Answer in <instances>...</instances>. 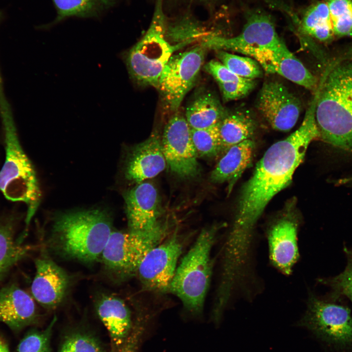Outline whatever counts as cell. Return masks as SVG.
<instances>
[{
	"mask_svg": "<svg viewBox=\"0 0 352 352\" xmlns=\"http://www.w3.org/2000/svg\"><path fill=\"white\" fill-rule=\"evenodd\" d=\"M316 101V97H313L297 130L267 149L244 186L227 236L234 247L245 249L252 246L255 226L265 206L276 194L290 184L309 144L320 137L315 119Z\"/></svg>",
	"mask_w": 352,
	"mask_h": 352,
	"instance_id": "6da1fadb",
	"label": "cell"
},
{
	"mask_svg": "<svg viewBox=\"0 0 352 352\" xmlns=\"http://www.w3.org/2000/svg\"><path fill=\"white\" fill-rule=\"evenodd\" d=\"M318 86L315 119L320 138L352 152V62L333 67Z\"/></svg>",
	"mask_w": 352,
	"mask_h": 352,
	"instance_id": "7a4b0ae2",
	"label": "cell"
},
{
	"mask_svg": "<svg viewBox=\"0 0 352 352\" xmlns=\"http://www.w3.org/2000/svg\"><path fill=\"white\" fill-rule=\"evenodd\" d=\"M112 231L111 219L105 211L71 212L55 219L49 243L63 258L90 264L101 258Z\"/></svg>",
	"mask_w": 352,
	"mask_h": 352,
	"instance_id": "3957f363",
	"label": "cell"
},
{
	"mask_svg": "<svg viewBox=\"0 0 352 352\" xmlns=\"http://www.w3.org/2000/svg\"><path fill=\"white\" fill-rule=\"evenodd\" d=\"M221 227L214 224L201 231L176 268L169 288L184 307L196 315L203 311L212 272L211 249Z\"/></svg>",
	"mask_w": 352,
	"mask_h": 352,
	"instance_id": "277c9868",
	"label": "cell"
},
{
	"mask_svg": "<svg viewBox=\"0 0 352 352\" xmlns=\"http://www.w3.org/2000/svg\"><path fill=\"white\" fill-rule=\"evenodd\" d=\"M166 26L163 0H157L148 30L125 57L131 78L141 86L157 88L169 60L177 50L185 45L171 43L166 37Z\"/></svg>",
	"mask_w": 352,
	"mask_h": 352,
	"instance_id": "5b68a950",
	"label": "cell"
},
{
	"mask_svg": "<svg viewBox=\"0 0 352 352\" xmlns=\"http://www.w3.org/2000/svg\"><path fill=\"white\" fill-rule=\"evenodd\" d=\"M4 117L5 158L0 171V190L7 199L26 204L27 229L39 206L41 192L35 172L22 147L13 122L8 116Z\"/></svg>",
	"mask_w": 352,
	"mask_h": 352,
	"instance_id": "8992f818",
	"label": "cell"
},
{
	"mask_svg": "<svg viewBox=\"0 0 352 352\" xmlns=\"http://www.w3.org/2000/svg\"><path fill=\"white\" fill-rule=\"evenodd\" d=\"M167 231L161 223L148 231H112L100 258L105 268L119 279L136 274L142 259L163 241Z\"/></svg>",
	"mask_w": 352,
	"mask_h": 352,
	"instance_id": "52a82bcc",
	"label": "cell"
},
{
	"mask_svg": "<svg viewBox=\"0 0 352 352\" xmlns=\"http://www.w3.org/2000/svg\"><path fill=\"white\" fill-rule=\"evenodd\" d=\"M338 352H352V316L347 306L310 293L298 323Z\"/></svg>",
	"mask_w": 352,
	"mask_h": 352,
	"instance_id": "ba28073f",
	"label": "cell"
},
{
	"mask_svg": "<svg viewBox=\"0 0 352 352\" xmlns=\"http://www.w3.org/2000/svg\"><path fill=\"white\" fill-rule=\"evenodd\" d=\"M207 50L200 43L186 51L174 53L165 65L157 88L168 111L179 109L196 82Z\"/></svg>",
	"mask_w": 352,
	"mask_h": 352,
	"instance_id": "9c48e42d",
	"label": "cell"
},
{
	"mask_svg": "<svg viewBox=\"0 0 352 352\" xmlns=\"http://www.w3.org/2000/svg\"><path fill=\"white\" fill-rule=\"evenodd\" d=\"M282 41L270 17L264 12L255 11L247 15L246 23L239 35L228 38L210 33L200 43L208 49L234 51L253 57Z\"/></svg>",
	"mask_w": 352,
	"mask_h": 352,
	"instance_id": "30bf717a",
	"label": "cell"
},
{
	"mask_svg": "<svg viewBox=\"0 0 352 352\" xmlns=\"http://www.w3.org/2000/svg\"><path fill=\"white\" fill-rule=\"evenodd\" d=\"M161 146L170 170L183 178H191L199 173L198 155L191 134V128L185 116L178 110L166 124Z\"/></svg>",
	"mask_w": 352,
	"mask_h": 352,
	"instance_id": "8fae6325",
	"label": "cell"
},
{
	"mask_svg": "<svg viewBox=\"0 0 352 352\" xmlns=\"http://www.w3.org/2000/svg\"><path fill=\"white\" fill-rule=\"evenodd\" d=\"M182 250V243L176 234L150 250L136 272L143 286L154 291L168 290Z\"/></svg>",
	"mask_w": 352,
	"mask_h": 352,
	"instance_id": "7c38bea8",
	"label": "cell"
},
{
	"mask_svg": "<svg viewBox=\"0 0 352 352\" xmlns=\"http://www.w3.org/2000/svg\"><path fill=\"white\" fill-rule=\"evenodd\" d=\"M256 106L270 126L281 132H288L295 125L301 110L299 99L277 81L264 83Z\"/></svg>",
	"mask_w": 352,
	"mask_h": 352,
	"instance_id": "4fadbf2b",
	"label": "cell"
},
{
	"mask_svg": "<svg viewBox=\"0 0 352 352\" xmlns=\"http://www.w3.org/2000/svg\"><path fill=\"white\" fill-rule=\"evenodd\" d=\"M298 221L293 214L277 219L266 231L271 264L281 273L289 275L299 258Z\"/></svg>",
	"mask_w": 352,
	"mask_h": 352,
	"instance_id": "5bb4252c",
	"label": "cell"
},
{
	"mask_svg": "<svg viewBox=\"0 0 352 352\" xmlns=\"http://www.w3.org/2000/svg\"><path fill=\"white\" fill-rule=\"evenodd\" d=\"M124 197L129 230L148 231L161 223L158 220V194L152 183L143 181L136 184Z\"/></svg>",
	"mask_w": 352,
	"mask_h": 352,
	"instance_id": "9a60e30c",
	"label": "cell"
},
{
	"mask_svg": "<svg viewBox=\"0 0 352 352\" xmlns=\"http://www.w3.org/2000/svg\"><path fill=\"white\" fill-rule=\"evenodd\" d=\"M36 272L31 286L32 296L43 307L54 309L63 303L70 284L67 273L51 259L35 261Z\"/></svg>",
	"mask_w": 352,
	"mask_h": 352,
	"instance_id": "2e32d148",
	"label": "cell"
},
{
	"mask_svg": "<svg viewBox=\"0 0 352 352\" xmlns=\"http://www.w3.org/2000/svg\"><path fill=\"white\" fill-rule=\"evenodd\" d=\"M253 58L266 72L276 73L305 88L316 91V78L289 51L283 40L257 53Z\"/></svg>",
	"mask_w": 352,
	"mask_h": 352,
	"instance_id": "e0dca14e",
	"label": "cell"
},
{
	"mask_svg": "<svg viewBox=\"0 0 352 352\" xmlns=\"http://www.w3.org/2000/svg\"><path fill=\"white\" fill-rule=\"evenodd\" d=\"M167 166L161 142L157 133L152 134L131 151L125 168V177L138 184L157 176Z\"/></svg>",
	"mask_w": 352,
	"mask_h": 352,
	"instance_id": "ac0fdd59",
	"label": "cell"
},
{
	"mask_svg": "<svg viewBox=\"0 0 352 352\" xmlns=\"http://www.w3.org/2000/svg\"><path fill=\"white\" fill-rule=\"evenodd\" d=\"M38 321L34 301L27 292L15 285L0 289V322L18 333Z\"/></svg>",
	"mask_w": 352,
	"mask_h": 352,
	"instance_id": "d6986e66",
	"label": "cell"
},
{
	"mask_svg": "<svg viewBox=\"0 0 352 352\" xmlns=\"http://www.w3.org/2000/svg\"><path fill=\"white\" fill-rule=\"evenodd\" d=\"M95 309L108 330L110 350L119 349L128 338L134 325L128 307L119 297L103 294L95 302Z\"/></svg>",
	"mask_w": 352,
	"mask_h": 352,
	"instance_id": "ffe728a7",
	"label": "cell"
},
{
	"mask_svg": "<svg viewBox=\"0 0 352 352\" xmlns=\"http://www.w3.org/2000/svg\"><path fill=\"white\" fill-rule=\"evenodd\" d=\"M254 146L250 139L226 150L211 172V181L214 183L227 182L231 191L234 184L251 164Z\"/></svg>",
	"mask_w": 352,
	"mask_h": 352,
	"instance_id": "44dd1931",
	"label": "cell"
},
{
	"mask_svg": "<svg viewBox=\"0 0 352 352\" xmlns=\"http://www.w3.org/2000/svg\"><path fill=\"white\" fill-rule=\"evenodd\" d=\"M98 333L86 321L71 324L62 332L57 352H108Z\"/></svg>",
	"mask_w": 352,
	"mask_h": 352,
	"instance_id": "7402d4cb",
	"label": "cell"
},
{
	"mask_svg": "<svg viewBox=\"0 0 352 352\" xmlns=\"http://www.w3.org/2000/svg\"><path fill=\"white\" fill-rule=\"evenodd\" d=\"M226 111L215 95L206 91L199 93L189 104L185 117L191 129H203L219 123Z\"/></svg>",
	"mask_w": 352,
	"mask_h": 352,
	"instance_id": "603a6c76",
	"label": "cell"
},
{
	"mask_svg": "<svg viewBox=\"0 0 352 352\" xmlns=\"http://www.w3.org/2000/svg\"><path fill=\"white\" fill-rule=\"evenodd\" d=\"M256 127L255 121L248 113L241 110L231 112L226 111L219 124L222 152L250 139Z\"/></svg>",
	"mask_w": 352,
	"mask_h": 352,
	"instance_id": "cb8c5ba5",
	"label": "cell"
},
{
	"mask_svg": "<svg viewBox=\"0 0 352 352\" xmlns=\"http://www.w3.org/2000/svg\"><path fill=\"white\" fill-rule=\"evenodd\" d=\"M301 31L321 42H327L334 35L329 8L324 1L311 5L301 21Z\"/></svg>",
	"mask_w": 352,
	"mask_h": 352,
	"instance_id": "d4e9b609",
	"label": "cell"
},
{
	"mask_svg": "<svg viewBox=\"0 0 352 352\" xmlns=\"http://www.w3.org/2000/svg\"><path fill=\"white\" fill-rule=\"evenodd\" d=\"M30 250L15 238L12 222H0V280Z\"/></svg>",
	"mask_w": 352,
	"mask_h": 352,
	"instance_id": "484cf974",
	"label": "cell"
},
{
	"mask_svg": "<svg viewBox=\"0 0 352 352\" xmlns=\"http://www.w3.org/2000/svg\"><path fill=\"white\" fill-rule=\"evenodd\" d=\"M57 10L54 23L71 17L97 16L113 6L115 0H52Z\"/></svg>",
	"mask_w": 352,
	"mask_h": 352,
	"instance_id": "4316f807",
	"label": "cell"
},
{
	"mask_svg": "<svg viewBox=\"0 0 352 352\" xmlns=\"http://www.w3.org/2000/svg\"><path fill=\"white\" fill-rule=\"evenodd\" d=\"M208 34L199 22L192 16L183 15L169 24H167L166 37L172 44L186 45Z\"/></svg>",
	"mask_w": 352,
	"mask_h": 352,
	"instance_id": "83f0119b",
	"label": "cell"
},
{
	"mask_svg": "<svg viewBox=\"0 0 352 352\" xmlns=\"http://www.w3.org/2000/svg\"><path fill=\"white\" fill-rule=\"evenodd\" d=\"M219 124L220 122L203 129L191 128V138L198 156L212 157L222 152Z\"/></svg>",
	"mask_w": 352,
	"mask_h": 352,
	"instance_id": "f1b7e54d",
	"label": "cell"
},
{
	"mask_svg": "<svg viewBox=\"0 0 352 352\" xmlns=\"http://www.w3.org/2000/svg\"><path fill=\"white\" fill-rule=\"evenodd\" d=\"M329 8L334 35H352V0H323Z\"/></svg>",
	"mask_w": 352,
	"mask_h": 352,
	"instance_id": "f546056e",
	"label": "cell"
},
{
	"mask_svg": "<svg viewBox=\"0 0 352 352\" xmlns=\"http://www.w3.org/2000/svg\"><path fill=\"white\" fill-rule=\"evenodd\" d=\"M216 55L221 63L239 77L254 80L263 76L261 66L255 60L223 50L216 51Z\"/></svg>",
	"mask_w": 352,
	"mask_h": 352,
	"instance_id": "4dcf8cb0",
	"label": "cell"
},
{
	"mask_svg": "<svg viewBox=\"0 0 352 352\" xmlns=\"http://www.w3.org/2000/svg\"><path fill=\"white\" fill-rule=\"evenodd\" d=\"M344 251L347 259L345 270L338 275L320 279L319 282L330 287L329 299L336 301L344 296L352 303V251L344 246Z\"/></svg>",
	"mask_w": 352,
	"mask_h": 352,
	"instance_id": "1f68e13d",
	"label": "cell"
},
{
	"mask_svg": "<svg viewBox=\"0 0 352 352\" xmlns=\"http://www.w3.org/2000/svg\"><path fill=\"white\" fill-rule=\"evenodd\" d=\"M57 320L54 316L45 329L29 330L19 343L17 352H52L51 339Z\"/></svg>",
	"mask_w": 352,
	"mask_h": 352,
	"instance_id": "d6a6232c",
	"label": "cell"
},
{
	"mask_svg": "<svg viewBox=\"0 0 352 352\" xmlns=\"http://www.w3.org/2000/svg\"><path fill=\"white\" fill-rule=\"evenodd\" d=\"M218 85L224 100L229 101L242 98L249 94L255 87L256 82L253 79L243 78Z\"/></svg>",
	"mask_w": 352,
	"mask_h": 352,
	"instance_id": "836d02e7",
	"label": "cell"
},
{
	"mask_svg": "<svg viewBox=\"0 0 352 352\" xmlns=\"http://www.w3.org/2000/svg\"><path fill=\"white\" fill-rule=\"evenodd\" d=\"M205 70L218 83H230L242 80L220 61L212 60L204 66Z\"/></svg>",
	"mask_w": 352,
	"mask_h": 352,
	"instance_id": "e575fe53",
	"label": "cell"
},
{
	"mask_svg": "<svg viewBox=\"0 0 352 352\" xmlns=\"http://www.w3.org/2000/svg\"><path fill=\"white\" fill-rule=\"evenodd\" d=\"M145 328L142 324L136 322L127 340L118 349L108 352H138L144 334Z\"/></svg>",
	"mask_w": 352,
	"mask_h": 352,
	"instance_id": "d590c367",
	"label": "cell"
},
{
	"mask_svg": "<svg viewBox=\"0 0 352 352\" xmlns=\"http://www.w3.org/2000/svg\"><path fill=\"white\" fill-rule=\"evenodd\" d=\"M0 352H10L7 344L0 332Z\"/></svg>",
	"mask_w": 352,
	"mask_h": 352,
	"instance_id": "8d00e7d4",
	"label": "cell"
},
{
	"mask_svg": "<svg viewBox=\"0 0 352 352\" xmlns=\"http://www.w3.org/2000/svg\"><path fill=\"white\" fill-rule=\"evenodd\" d=\"M196 0L202 1H211L213 0Z\"/></svg>",
	"mask_w": 352,
	"mask_h": 352,
	"instance_id": "74e56055",
	"label": "cell"
}]
</instances>
